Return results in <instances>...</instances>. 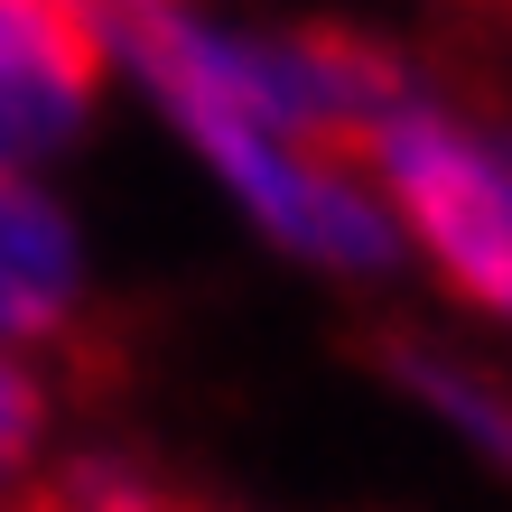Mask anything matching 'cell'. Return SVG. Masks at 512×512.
<instances>
[{
  "instance_id": "1",
  "label": "cell",
  "mask_w": 512,
  "mask_h": 512,
  "mask_svg": "<svg viewBox=\"0 0 512 512\" xmlns=\"http://www.w3.org/2000/svg\"><path fill=\"white\" fill-rule=\"evenodd\" d=\"M354 177L373 187L391 233H410L475 308L512 317V131H485L438 94L391 84L354 122Z\"/></svg>"
},
{
  "instance_id": "5",
  "label": "cell",
  "mask_w": 512,
  "mask_h": 512,
  "mask_svg": "<svg viewBox=\"0 0 512 512\" xmlns=\"http://www.w3.org/2000/svg\"><path fill=\"white\" fill-rule=\"evenodd\" d=\"M19 512H205V503H177V494H159L140 466L84 457V466H66V475H38Z\"/></svg>"
},
{
  "instance_id": "3",
  "label": "cell",
  "mask_w": 512,
  "mask_h": 512,
  "mask_svg": "<svg viewBox=\"0 0 512 512\" xmlns=\"http://www.w3.org/2000/svg\"><path fill=\"white\" fill-rule=\"evenodd\" d=\"M84 326V243L38 177H0V354H56Z\"/></svg>"
},
{
  "instance_id": "6",
  "label": "cell",
  "mask_w": 512,
  "mask_h": 512,
  "mask_svg": "<svg viewBox=\"0 0 512 512\" xmlns=\"http://www.w3.org/2000/svg\"><path fill=\"white\" fill-rule=\"evenodd\" d=\"M494 10H512V0H494Z\"/></svg>"
},
{
  "instance_id": "2",
  "label": "cell",
  "mask_w": 512,
  "mask_h": 512,
  "mask_svg": "<svg viewBox=\"0 0 512 512\" xmlns=\"http://www.w3.org/2000/svg\"><path fill=\"white\" fill-rule=\"evenodd\" d=\"M103 66L112 47L84 0H0V177H28L94 122Z\"/></svg>"
},
{
  "instance_id": "4",
  "label": "cell",
  "mask_w": 512,
  "mask_h": 512,
  "mask_svg": "<svg viewBox=\"0 0 512 512\" xmlns=\"http://www.w3.org/2000/svg\"><path fill=\"white\" fill-rule=\"evenodd\" d=\"M47 419H56V382L28 354H0V512H19L47 457Z\"/></svg>"
}]
</instances>
